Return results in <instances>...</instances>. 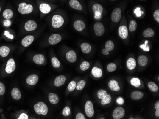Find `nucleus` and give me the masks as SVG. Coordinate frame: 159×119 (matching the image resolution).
<instances>
[{
    "mask_svg": "<svg viewBox=\"0 0 159 119\" xmlns=\"http://www.w3.org/2000/svg\"><path fill=\"white\" fill-rule=\"evenodd\" d=\"M94 30L95 34L99 37L103 35L105 32V27L103 24L100 22L95 23L94 25Z\"/></svg>",
    "mask_w": 159,
    "mask_h": 119,
    "instance_id": "423d86ee",
    "label": "nucleus"
},
{
    "mask_svg": "<svg viewBox=\"0 0 159 119\" xmlns=\"http://www.w3.org/2000/svg\"><path fill=\"white\" fill-rule=\"evenodd\" d=\"M18 12L22 15L32 13L36 8V4L30 0H21L17 3Z\"/></svg>",
    "mask_w": 159,
    "mask_h": 119,
    "instance_id": "f257e3e1",
    "label": "nucleus"
},
{
    "mask_svg": "<svg viewBox=\"0 0 159 119\" xmlns=\"http://www.w3.org/2000/svg\"><path fill=\"white\" fill-rule=\"evenodd\" d=\"M108 93H107V92L105 91L104 90L101 89L99 90L98 91L97 96L99 99H102L103 97H105L106 96H107Z\"/></svg>",
    "mask_w": 159,
    "mask_h": 119,
    "instance_id": "ea45409f",
    "label": "nucleus"
},
{
    "mask_svg": "<svg viewBox=\"0 0 159 119\" xmlns=\"http://www.w3.org/2000/svg\"><path fill=\"white\" fill-rule=\"evenodd\" d=\"M64 23V20L62 16L59 14H55L52 16L51 24L54 28H60L63 25Z\"/></svg>",
    "mask_w": 159,
    "mask_h": 119,
    "instance_id": "20e7f679",
    "label": "nucleus"
},
{
    "mask_svg": "<svg viewBox=\"0 0 159 119\" xmlns=\"http://www.w3.org/2000/svg\"><path fill=\"white\" fill-rule=\"evenodd\" d=\"M76 119H85V116L82 113H78L76 116Z\"/></svg>",
    "mask_w": 159,
    "mask_h": 119,
    "instance_id": "603ef678",
    "label": "nucleus"
},
{
    "mask_svg": "<svg viewBox=\"0 0 159 119\" xmlns=\"http://www.w3.org/2000/svg\"><path fill=\"white\" fill-rule=\"evenodd\" d=\"M86 85V82L85 80H80L78 82L77 84L76 85V90H82L83 89V88L85 87Z\"/></svg>",
    "mask_w": 159,
    "mask_h": 119,
    "instance_id": "c9c22d12",
    "label": "nucleus"
},
{
    "mask_svg": "<svg viewBox=\"0 0 159 119\" xmlns=\"http://www.w3.org/2000/svg\"><path fill=\"white\" fill-rule=\"evenodd\" d=\"M39 80V77L36 74H32L29 76L26 79V82L30 85H35L37 84Z\"/></svg>",
    "mask_w": 159,
    "mask_h": 119,
    "instance_id": "f3484780",
    "label": "nucleus"
},
{
    "mask_svg": "<svg viewBox=\"0 0 159 119\" xmlns=\"http://www.w3.org/2000/svg\"><path fill=\"white\" fill-rule=\"evenodd\" d=\"M121 9L119 8H116L113 10L112 13L111 18L112 20L114 23H118L121 19Z\"/></svg>",
    "mask_w": 159,
    "mask_h": 119,
    "instance_id": "1a4fd4ad",
    "label": "nucleus"
},
{
    "mask_svg": "<svg viewBox=\"0 0 159 119\" xmlns=\"http://www.w3.org/2000/svg\"><path fill=\"white\" fill-rule=\"evenodd\" d=\"M35 1L42 16L49 14L53 9L52 4L44 0H35Z\"/></svg>",
    "mask_w": 159,
    "mask_h": 119,
    "instance_id": "f03ea898",
    "label": "nucleus"
},
{
    "mask_svg": "<svg viewBox=\"0 0 159 119\" xmlns=\"http://www.w3.org/2000/svg\"><path fill=\"white\" fill-rule=\"evenodd\" d=\"M134 12L137 17H140L141 16V14H142V13H141V11L140 8H137L134 10Z\"/></svg>",
    "mask_w": 159,
    "mask_h": 119,
    "instance_id": "8fccbe9b",
    "label": "nucleus"
},
{
    "mask_svg": "<svg viewBox=\"0 0 159 119\" xmlns=\"http://www.w3.org/2000/svg\"><path fill=\"white\" fill-rule=\"evenodd\" d=\"M144 96V93L139 91H135L131 93V97L134 100H138L141 99Z\"/></svg>",
    "mask_w": 159,
    "mask_h": 119,
    "instance_id": "393cba45",
    "label": "nucleus"
},
{
    "mask_svg": "<svg viewBox=\"0 0 159 119\" xmlns=\"http://www.w3.org/2000/svg\"><path fill=\"white\" fill-rule=\"evenodd\" d=\"M112 101V97L110 94H107L105 97L102 99L101 104L103 105H106L107 104H110Z\"/></svg>",
    "mask_w": 159,
    "mask_h": 119,
    "instance_id": "2f4dec72",
    "label": "nucleus"
},
{
    "mask_svg": "<svg viewBox=\"0 0 159 119\" xmlns=\"http://www.w3.org/2000/svg\"><path fill=\"white\" fill-rule=\"evenodd\" d=\"M5 92V87L4 84L0 82V96L4 95Z\"/></svg>",
    "mask_w": 159,
    "mask_h": 119,
    "instance_id": "a18cd8bd",
    "label": "nucleus"
},
{
    "mask_svg": "<svg viewBox=\"0 0 159 119\" xmlns=\"http://www.w3.org/2000/svg\"><path fill=\"white\" fill-rule=\"evenodd\" d=\"M137 27V23L135 20H132L130 23L129 30L131 32L135 31Z\"/></svg>",
    "mask_w": 159,
    "mask_h": 119,
    "instance_id": "f704fd0d",
    "label": "nucleus"
},
{
    "mask_svg": "<svg viewBox=\"0 0 159 119\" xmlns=\"http://www.w3.org/2000/svg\"><path fill=\"white\" fill-rule=\"evenodd\" d=\"M85 111L87 116L89 118L93 117L94 115L93 105L91 101H88L85 105Z\"/></svg>",
    "mask_w": 159,
    "mask_h": 119,
    "instance_id": "0eeeda50",
    "label": "nucleus"
},
{
    "mask_svg": "<svg viewBox=\"0 0 159 119\" xmlns=\"http://www.w3.org/2000/svg\"><path fill=\"white\" fill-rule=\"evenodd\" d=\"M155 116H156V117H158V118H159V110H156L155 112Z\"/></svg>",
    "mask_w": 159,
    "mask_h": 119,
    "instance_id": "4d7b16f0",
    "label": "nucleus"
},
{
    "mask_svg": "<svg viewBox=\"0 0 159 119\" xmlns=\"http://www.w3.org/2000/svg\"><path fill=\"white\" fill-rule=\"evenodd\" d=\"M16 69L15 62L13 58H11L7 61L6 63L5 71L7 74H10L15 71Z\"/></svg>",
    "mask_w": 159,
    "mask_h": 119,
    "instance_id": "6e6552de",
    "label": "nucleus"
},
{
    "mask_svg": "<svg viewBox=\"0 0 159 119\" xmlns=\"http://www.w3.org/2000/svg\"><path fill=\"white\" fill-rule=\"evenodd\" d=\"M148 59L145 55H141L138 58V62L141 66H144L147 64Z\"/></svg>",
    "mask_w": 159,
    "mask_h": 119,
    "instance_id": "c756f323",
    "label": "nucleus"
},
{
    "mask_svg": "<svg viewBox=\"0 0 159 119\" xmlns=\"http://www.w3.org/2000/svg\"><path fill=\"white\" fill-rule=\"evenodd\" d=\"M148 40H146L145 41V43L140 46L141 48L143 49L145 51H150L149 46L148 44Z\"/></svg>",
    "mask_w": 159,
    "mask_h": 119,
    "instance_id": "c03bdc74",
    "label": "nucleus"
},
{
    "mask_svg": "<svg viewBox=\"0 0 159 119\" xmlns=\"http://www.w3.org/2000/svg\"><path fill=\"white\" fill-rule=\"evenodd\" d=\"M76 86V82L74 81H71L68 86V89L70 92H73L75 89Z\"/></svg>",
    "mask_w": 159,
    "mask_h": 119,
    "instance_id": "a19ab883",
    "label": "nucleus"
},
{
    "mask_svg": "<svg viewBox=\"0 0 159 119\" xmlns=\"http://www.w3.org/2000/svg\"><path fill=\"white\" fill-rule=\"evenodd\" d=\"M1 4H1V3H0V13H1V9H2V7H1Z\"/></svg>",
    "mask_w": 159,
    "mask_h": 119,
    "instance_id": "13d9d810",
    "label": "nucleus"
},
{
    "mask_svg": "<svg viewBox=\"0 0 159 119\" xmlns=\"http://www.w3.org/2000/svg\"><path fill=\"white\" fill-rule=\"evenodd\" d=\"M35 112L37 115H46L48 112V108L44 103L39 102L34 106Z\"/></svg>",
    "mask_w": 159,
    "mask_h": 119,
    "instance_id": "7ed1b4c3",
    "label": "nucleus"
},
{
    "mask_svg": "<svg viewBox=\"0 0 159 119\" xmlns=\"http://www.w3.org/2000/svg\"><path fill=\"white\" fill-rule=\"evenodd\" d=\"M62 113H63V115L64 116L67 117L68 116L70 115L71 114L70 108L69 107H68V106H66V107L63 109Z\"/></svg>",
    "mask_w": 159,
    "mask_h": 119,
    "instance_id": "37998d69",
    "label": "nucleus"
},
{
    "mask_svg": "<svg viewBox=\"0 0 159 119\" xmlns=\"http://www.w3.org/2000/svg\"><path fill=\"white\" fill-rule=\"evenodd\" d=\"M66 81V77L65 76L61 75V76L56 77L54 80L55 86L56 87L62 86L65 83Z\"/></svg>",
    "mask_w": 159,
    "mask_h": 119,
    "instance_id": "4be33fe9",
    "label": "nucleus"
},
{
    "mask_svg": "<svg viewBox=\"0 0 159 119\" xmlns=\"http://www.w3.org/2000/svg\"><path fill=\"white\" fill-rule=\"evenodd\" d=\"M13 11L11 9H6L2 12V17L5 20H10L13 17Z\"/></svg>",
    "mask_w": 159,
    "mask_h": 119,
    "instance_id": "412c9836",
    "label": "nucleus"
},
{
    "mask_svg": "<svg viewBox=\"0 0 159 119\" xmlns=\"http://www.w3.org/2000/svg\"><path fill=\"white\" fill-rule=\"evenodd\" d=\"M105 48L109 52L113 50L114 48V43L112 40H108L105 43Z\"/></svg>",
    "mask_w": 159,
    "mask_h": 119,
    "instance_id": "473e14b6",
    "label": "nucleus"
},
{
    "mask_svg": "<svg viewBox=\"0 0 159 119\" xmlns=\"http://www.w3.org/2000/svg\"><path fill=\"white\" fill-rule=\"evenodd\" d=\"M127 66L129 69L133 70L136 66V62L133 58H130L127 61Z\"/></svg>",
    "mask_w": 159,
    "mask_h": 119,
    "instance_id": "bb28decb",
    "label": "nucleus"
},
{
    "mask_svg": "<svg viewBox=\"0 0 159 119\" xmlns=\"http://www.w3.org/2000/svg\"><path fill=\"white\" fill-rule=\"evenodd\" d=\"M155 31L151 28H148L143 32V35L145 38H152L155 36Z\"/></svg>",
    "mask_w": 159,
    "mask_h": 119,
    "instance_id": "7c9ffc66",
    "label": "nucleus"
},
{
    "mask_svg": "<svg viewBox=\"0 0 159 119\" xmlns=\"http://www.w3.org/2000/svg\"><path fill=\"white\" fill-rule=\"evenodd\" d=\"M148 86L149 89L152 92H156L158 91V86L155 82H150L148 84Z\"/></svg>",
    "mask_w": 159,
    "mask_h": 119,
    "instance_id": "72a5a7b5",
    "label": "nucleus"
},
{
    "mask_svg": "<svg viewBox=\"0 0 159 119\" xmlns=\"http://www.w3.org/2000/svg\"><path fill=\"white\" fill-rule=\"evenodd\" d=\"M81 50L85 54H88L91 52V47L89 43H83L81 45Z\"/></svg>",
    "mask_w": 159,
    "mask_h": 119,
    "instance_id": "c85d7f7f",
    "label": "nucleus"
},
{
    "mask_svg": "<svg viewBox=\"0 0 159 119\" xmlns=\"http://www.w3.org/2000/svg\"><path fill=\"white\" fill-rule=\"evenodd\" d=\"M66 58L68 61L71 63H74L76 61L77 59V55L74 51L70 50L67 53Z\"/></svg>",
    "mask_w": 159,
    "mask_h": 119,
    "instance_id": "a211bd4d",
    "label": "nucleus"
},
{
    "mask_svg": "<svg viewBox=\"0 0 159 119\" xmlns=\"http://www.w3.org/2000/svg\"><path fill=\"white\" fill-rule=\"evenodd\" d=\"M153 17L157 23H159V9H157L153 13Z\"/></svg>",
    "mask_w": 159,
    "mask_h": 119,
    "instance_id": "49530a36",
    "label": "nucleus"
},
{
    "mask_svg": "<svg viewBox=\"0 0 159 119\" xmlns=\"http://www.w3.org/2000/svg\"><path fill=\"white\" fill-rule=\"evenodd\" d=\"M131 83L133 86L138 87L141 85V81L138 78H133L131 80Z\"/></svg>",
    "mask_w": 159,
    "mask_h": 119,
    "instance_id": "4c0bfd02",
    "label": "nucleus"
},
{
    "mask_svg": "<svg viewBox=\"0 0 159 119\" xmlns=\"http://www.w3.org/2000/svg\"><path fill=\"white\" fill-rule=\"evenodd\" d=\"M155 109L156 110H159V101H158L155 104Z\"/></svg>",
    "mask_w": 159,
    "mask_h": 119,
    "instance_id": "6e6d98bb",
    "label": "nucleus"
},
{
    "mask_svg": "<svg viewBox=\"0 0 159 119\" xmlns=\"http://www.w3.org/2000/svg\"><path fill=\"white\" fill-rule=\"evenodd\" d=\"M119 36L122 39H126L128 36V31L127 27L124 25L120 27L118 30Z\"/></svg>",
    "mask_w": 159,
    "mask_h": 119,
    "instance_id": "dca6fc26",
    "label": "nucleus"
},
{
    "mask_svg": "<svg viewBox=\"0 0 159 119\" xmlns=\"http://www.w3.org/2000/svg\"><path fill=\"white\" fill-rule=\"evenodd\" d=\"M62 38L59 34H53L49 37L48 39V42L50 45H55L59 43L62 40Z\"/></svg>",
    "mask_w": 159,
    "mask_h": 119,
    "instance_id": "f8f14e48",
    "label": "nucleus"
},
{
    "mask_svg": "<svg viewBox=\"0 0 159 119\" xmlns=\"http://www.w3.org/2000/svg\"><path fill=\"white\" fill-rule=\"evenodd\" d=\"M125 115V110L121 107H118L115 109L113 112V118L115 119H120L124 117Z\"/></svg>",
    "mask_w": 159,
    "mask_h": 119,
    "instance_id": "9d476101",
    "label": "nucleus"
},
{
    "mask_svg": "<svg viewBox=\"0 0 159 119\" xmlns=\"http://www.w3.org/2000/svg\"><path fill=\"white\" fill-rule=\"evenodd\" d=\"M112 1H115V0H112Z\"/></svg>",
    "mask_w": 159,
    "mask_h": 119,
    "instance_id": "680f3d73",
    "label": "nucleus"
},
{
    "mask_svg": "<svg viewBox=\"0 0 159 119\" xmlns=\"http://www.w3.org/2000/svg\"><path fill=\"white\" fill-rule=\"evenodd\" d=\"M18 119H28V116L27 115L25 114V113H22L19 116Z\"/></svg>",
    "mask_w": 159,
    "mask_h": 119,
    "instance_id": "864d4df0",
    "label": "nucleus"
},
{
    "mask_svg": "<svg viewBox=\"0 0 159 119\" xmlns=\"http://www.w3.org/2000/svg\"><path fill=\"white\" fill-rule=\"evenodd\" d=\"M11 24H12V21L10 20H5L4 21V25L5 27H8L11 26Z\"/></svg>",
    "mask_w": 159,
    "mask_h": 119,
    "instance_id": "09e8293b",
    "label": "nucleus"
},
{
    "mask_svg": "<svg viewBox=\"0 0 159 119\" xmlns=\"http://www.w3.org/2000/svg\"><path fill=\"white\" fill-rule=\"evenodd\" d=\"M10 48L6 46H2L0 47V56L2 58L7 57L10 52Z\"/></svg>",
    "mask_w": 159,
    "mask_h": 119,
    "instance_id": "b1692460",
    "label": "nucleus"
},
{
    "mask_svg": "<svg viewBox=\"0 0 159 119\" xmlns=\"http://www.w3.org/2000/svg\"><path fill=\"white\" fill-rule=\"evenodd\" d=\"M48 98L50 103L52 104H56L59 101V97L54 93H50L48 96Z\"/></svg>",
    "mask_w": 159,
    "mask_h": 119,
    "instance_id": "a878e982",
    "label": "nucleus"
},
{
    "mask_svg": "<svg viewBox=\"0 0 159 119\" xmlns=\"http://www.w3.org/2000/svg\"><path fill=\"white\" fill-rule=\"evenodd\" d=\"M102 53L105 55H108L109 54V52L105 48H103V50H102Z\"/></svg>",
    "mask_w": 159,
    "mask_h": 119,
    "instance_id": "5fc2aeb1",
    "label": "nucleus"
},
{
    "mask_svg": "<svg viewBox=\"0 0 159 119\" xmlns=\"http://www.w3.org/2000/svg\"><path fill=\"white\" fill-rule=\"evenodd\" d=\"M4 112V110L2 109H0V113Z\"/></svg>",
    "mask_w": 159,
    "mask_h": 119,
    "instance_id": "bf43d9fd",
    "label": "nucleus"
},
{
    "mask_svg": "<svg viewBox=\"0 0 159 119\" xmlns=\"http://www.w3.org/2000/svg\"><path fill=\"white\" fill-rule=\"evenodd\" d=\"M117 66L114 63H110L107 66V69L109 72H113L116 70Z\"/></svg>",
    "mask_w": 159,
    "mask_h": 119,
    "instance_id": "79ce46f5",
    "label": "nucleus"
},
{
    "mask_svg": "<svg viewBox=\"0 0 159 119\" xmlns=\"http://www.w3.org/2000/svg\"><path fill=\"white\" fill-rule=\"evenodd\" d=\"M11 96L15 100H19L21 98V97L20 90L18 88L14 87L11 92Z\"/></svg>",
    "mask_w": 159,
    "mask_h": 119,
    "instance_id": "aec40b11",
    "label": "nucleus"
},
{
    "mask_svg": "<svg viewBox=\"0 0 159 119\" xmlns=\"http://www.w3.org/2000/svg\"><path fill=\"white\" fill-rule=\"evenodd\" d=\"M37 23L35 21L32 20H28L24 24V30L30 32L35 31L37 28Z\"/></svg>",
    "mask_w": 159,
    "mask_h": 119,
    "instance_id": "39448f33",
    "label": "nucleus"
},
{
    "mask_svg": "<svg viewBox=\"0 0 159 119\" xmlns=\"http://www.w3.org/2000/svg\"><path fill=\"white\" fill-rule=\"evenodd\" d=\"M33 61L38 65H43L45 62V58L44 55L42 54H37L35 55L33 58Z\"/></svg>",
    "mask_w": 159,
    "mask_h": 119,
    "instance_id": "5701e85b",
    "label": "nucleus"
},
{
    "mask_svg": "<svg viewBox=\"0 0 159 119\" xmlns=\"http://www.w3.org/2000/svg\"><path fill=\"white\" fill-rule=\"evenodd\" d=\"M124 100L122 97H119L117 99V103L119 104V105H123L124 104Z\"/></svg>",
    "mask_w": 159,
    "mask_h": 119,
    "instance_id": "3c124183",
    "label": "nucleus"
},
{
    "mask_svg": "<svg viewBox=\"0 0 159 119\" xmlns=\"http://www.w3.org/2000/svg\"><path fill=\"white\" fill-rule=\"evenodd\" d=\"M91 74L96 78H100L102 75V71L100 68L94 67L91 71Z\"/></svg>",
    "mask_w": 159,
    "mask_h": 119,
    "instance_id": "cd10ccee",
    "label": "nucleus"
},
{
    "mask_svg": "<svg viewBox=\"0 0 159 119\" xmlns=\"http://www.w3.org/2000/svg\"><path fill=\"white\" fill-rule=\"evenodd\" d=\"M52 66L54 68H58L61 66V64L59 60L57 59L55 57H53L52 58Z\"/></svg>",
    "mask_w": 159,
    "mask_h": 119,
    "instance_id": "e433bc0d",
    "label": "nucleus"
},
{
    "mask_svg": "<svg viewBox=\"0 0 159 119\" xmlns=\"http://www.w3.org/2000/svg\"><path fill=\"white\" fill-rule=\"evenodd\" d=\"M74 26L75 30L79 32H81L84 30V28L86 27L85 24L84 23L82 20H76L74 23Z\"/></svg>",
    "mask_w": 159,
    "mask_h": 119,
    "instance_id": "2eb2a0df",
    "label": "nucleus"
},
{
    "mask_svg": "<svg viewBox=\"0 0 159 119\" xmlns=\"http://www.w3.org/2000/svg\"><path fill=\"white\" fill-rule=\"evenodd\" d=\"M44 1H50V0H44Z\"/></svg>",
    "mask_w": 159,
    "mask_h": 119,
    "instance_id": "052dcab7",
    "label": "nucleus"
},
{
    "mask_svg": "<svg viewBox=\"0 0 159 119\" xmlns=\"http://www.w3.org/2000/svg\"><path fill=\"white\" fill-rule=\"evenodd\" d=\"M35 40V37L34 36L32 35L26 36L23 39L21 40V45L24 47H27L32 44L33 41Z\"/></svg>",
    "mask_w": 159,
    "mask_h": 119,
    "instance_id": "9b49d317",
    "label": "nucleus"
},
{
    "mask_svg": "<svg viewBox=\"0 0 159 119\" xmlns=\"http://www.w3.org/2000/svg\"><path fill=\"white\" fill-rule=\"evenodd\" d=\"M69 4L71 8L81 11L83 9V6L78 0H70Z\"/></svg>",
    "mask_w": 159,
    "mask_h": 119,
    "instance_id": "4468645a",
    "label": "nucleus"
},
{
    "mask_svg": "<svg viewBox=\"0 0 159 119\" xmlns=\"http://www.w3.org/2000/svg\"><path fill=\"white\" fill-rule=\"evenodd\" d=\"M118 84V82L116 80L112 79L110 80L108 83V86L112 91L118 92L120 90V87Z\"/></svg>",
    "mask_w": 159,
    "mask_h": 119,
    "instance_id": "6ab92c4d",
    "label": "nucleus"
},
{
    "mask_svg": "<svg viewBox=\"0 0 159 119\" xmlns=\"http://www.w3.org/2000/svg\"><path fill=\"white\" fill-rule=\"evenodd\" d=\"M90 63L87 61H83L80 65V69L82 71H86L90 67Z\"/></svg>",
    "mask_w": 159,
    "mask_h": 119,
    "instance_id": "58836bf2",
    "label": "nucleus"
},
{
    "mask_svg": "<svg viewBox=\"0 0 159 119\" xmlns=\"http://www.w3.org/2000/svg\"><path fill=\"white\" fill-rule=\"evenodd\" d=\"M93 10L95 14V18L99 19L101 17V14L103 12V7L99 4H94L93 6Z\"/></svg>",
    "mask_w": 159,
    "mask_h": 119,
    "instance_id": "ddd939ff",
    "label": "nucleus"
},
{
    "mask_svg": "<svg viewBox=\"0 0 159 119\" xmlns=\"http://www.w3.org/2000/svg\"><path fill=\"white\" fill-rule=\"evenodd\" d=\"M4 35L6 36L7 38H9L10 39H13L14 38V36L13 35L11 34V33H10L8 31H5Z\"/></svg>",
    "mask_w": 159,
    "mask_h": 119,
    "instance_id": "de8ad7c7",
    "label": "nucleus"
}]
</instances>
